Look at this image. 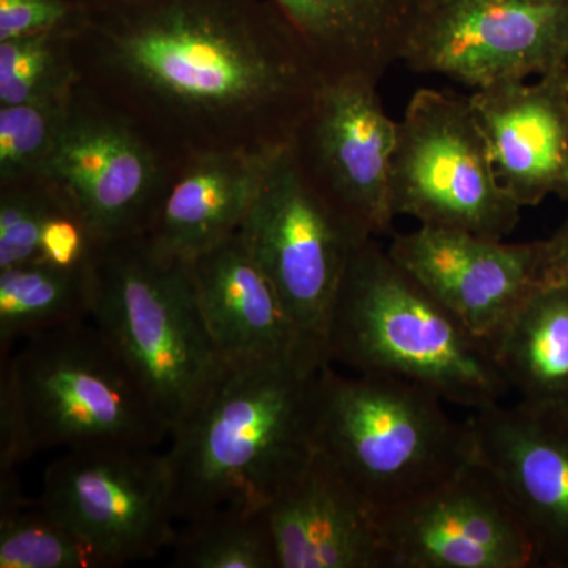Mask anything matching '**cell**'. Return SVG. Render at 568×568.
I'll return each mask as SVG.
<instances>
[{"mask_svg":"<svg viewBox=\"0 0 568 568\" xmlns=\"http://www.w3.org/2000/svg\"><path fill=\"white\" fill-rule=\"evenodd\" d=\"M264 511L278 568H392L375 514L317 447Z\"/></svg>","mask_w":568,"mask_h":568,"instance_id":"cell-18","label":"cell"},{"mask_svg":"<svg viewBox=\"0 0 568 568\" xmlns=\"http://www.w3.org/2000/svg\"><path fill=\"white\" fill-rule=\"evenodd\" d=\"M239 234L306 345L327 358L325 339L336 295L355 248L369 237L325 200L290 144L265 160Z\"/></svg>","mask_w":568,"mask_h":568,"instance_id":"cell-8","label":"cell"},{"mask_svg":"<svg viewBox=\"0 0 568 568\" xmlns=\"http://www.w3.org/2000/svg\"><path fill=\"white\" fill-rule=\"evenodd\" d=\"M84 10L80 0H0V41L74 31Z\"/></svg>","mask_w":568,"mask_h":568,"instance_id":"cell-28","label":"cell"},{"mask_svg":"<svg viewBox=\"0 0 568 568\" xmlns=\"http://www.w3.org/2000/svg\"><path fill=\"white\" fill-rule=\"evenodd\" d=\"M420 384L388 375H339L317 388L316 447L376 518L439 488L476 458L469 420Z\"/></svg>","mask_w":568,"mask_h":568,"instance_id":"cell-4","label":"cell"},{"mask_svg":"<svg viewBox=\"0 0 568 568\" xmlns=\"http://www.w3.org/2000/svg\"><path fill=\"white\" fill-rule=\"evenodd\" d=\"M410 2H413L414 11H416V7H417V2H418V0H410Z\"/></svg>","mask_w":568,"mask_h":568,"instance_id":"cell-33","label":"cell"},{"mask_svg":"<svg viewBox=\"0 0 568 568\" xmlns=\"http://www.w3.org/2000/svg\"><path fill=\"white\" fill-rule=\"evenodd\" d=\"M92 257V256H91ZM91 260L62 268L43 260L0 271V354L13 343L91 317Z\"/></svg>","mask_w":568,"mask_h":568,"instance_id":"cell-22","label":"cell"},{"mask_svg":"<svg viewBox=\"0 0 568 568\" xmlns=\"http://www.w3.org/2000/svg\"><path fill=\"white\" fill-rule=\"evenodd\" d=\"M0 568H112V564L41 500L28 499L17 473H9L0 474Z\"/></svg>","mask_w":568,"mask_h":568,"instance_id":"cell-23","label":"cell"},{"mask_svg":"<svg viewBox=\"0 0 568 568\" xmlns=\"http://www.w3.org/2000/svg\"><path fill=\"white\" fill-rule=\"evenodd\" d=\"M91 271L89 320L132 368L173 435L223 369L190 261L160 252L140 234L95 245Z\"/></svg>","mask_w":568,"mask_h":568,"instance_id":"cell-5","label":"cell"},{"mask_svg":"<svg viewBox=\"0 0 568 568\" xmlns=\"http://www.w3.org/2000/svg\"><path fill=\"white\" fill-rule=\"evenodd\" d=\"M95 242L80 216L69 207L55 212L44 224L39 260L62 268L80 267L91 260Z\"/></svg>","mask_w":568,"mask_h":568,"instance_id":"cell-30","label":"cell"},{"mask_svg":"<svg viewBox=\"0 0 568 568\" xmlns=\"http://www.w3.org/2000/svg\"><path fill=\"white\" fill-rule=\"evenodd\" d=\"M65 207L41 174L0 183V271L39 260L44 224Z\"/></svg>","mask_w":568,"mask_h":568,"instance_id":"cell-27","label":"cell"},{"mask_svg":"<svg viewBox=\"0 0 568 568\" xmlns=\"http://www.w3.org/2000/svg\"><path fill=\"white\" fill-rule=\"evenodd\" d=\"M325 355L355 373L420 384L473 413L503 403L510 390L487 343L405 274L376 237L351 257Z\"/></svg>","mask_w":568,"mask_h":568,"instance_id":"cell-3","label":"cell"},{"mask_svg":"<svg viewBox=\"0 0 568 568\" xmlns=\"http://www.w3.org/2000/svg\"><path fill=\"white\" fill-rule=\"evenodd\" d=\"M377 523L392 568L538 567L514 504L477 457L439 488Z\"/></svg>","mask_w":568,"mask_h":568,"instance_id":"cell-13","label":"cell"},{"mask_svg":"<svg viewBox=\"0 0 568 568\" xmlns=\"http://www.w3.org/2000/svg\"><path fill=\"white\" fill-rule=\"evenodd\" d=\"M304 44L323 80L379 82L402 61L414 17L410 0H271Z\"/></svg>","mask_w":568,"mask_h":568,"instance_id":"cell-20","label":"cell"},{"mask_svg":"<svg viewBox=\"0 0 568 568\" xmlns=\"http://www.w3.org/2000/svg\"><path fill=\"white\" fill-rule=\"evenodd\" d=\"M567 73H568V65H567V69H566Z\"/></svg>","mask_w":568,"mask_h":568,"instance_id":"cell-35","label":"cell"},{"mask_svg":"<svg viewBox=\"0 0 568 568\" xmlns=\"http://www.w3.org/2000/svg\"><path fill=\"white\" fill-rule=\"evenodd\" d=\"M13 376L37 452L155 448L170 429L151 396L95 324L63 325L2 358Z\"/></svg>","mask_w":568,"mask_h":568,"instance_id":"cell-6","label":"cell"},{"mask_svg":"<svg viewBox=\"0 0 568 568\" xmlns=\"http://www.w3.org/2000/svg\"><path fill=\"white\" fill-rule=\"evenodd\" d=\"M548 275L568 280V219L551 237L545 239Z\"/></svg>","mask_w":568,"mask_h":568,"instance_id":"cell-31","label":"cell"},{"mask_svg":"<svg viewBox=\"0 0 568 568\" xmlns=\"http://www.w3.org/2000/svg\"><path fill=\"white\" fill-rule=\"evenodd\" d=\"M40 500L112 567L155 558L179 532L170 462L153 448L67 450L48 466Z\"/></svg>","mask_w":568,"mask_h":568,"instance_id":"cell-11","label":"cell"},{"mask_svg":"<svg viewBox=\"0 0 568 568\" xmlns=\"http://www.w3.org/2000/svg\"><path fill=\"white\" fill-rule=\"evenodd\" d=\"M80 2L92 3V2H97V0H80Z\"/></svg>","mask_w":568,"mask_h":568,"instance_id":"cell-34","label":"cell"},{"mask_svg":"<svg viewBox=\"0 0 568 568\" xmlns=\"http://www.w3.org/2000/svg\"><path fill=\"white\" fill-rule=\"evenodd\" d=\"M497 181L521 207L568 203V73L507 81L469 95Z\"/></svg>","mask_w":568,"mask_h":568,"instance_id":"cell-16","label":"cell"},{"mask_svg":"<svg viewBox=\"0 0 568 568\" xmlns=\"http://www.w3.org/2000/svg\"><path fill=\"white\" fill-rule=\"evenodd\" d=\"M37 454L28 414L13 376L2 365L0 373V474L17 473V467Z\"/></svg>","mask_w":568,"mask_h":568,"instance_id":"cell-29","label":"cell"},{"mask_svg":"<svg viewBox=\"0 0 568 568\" xmlns=\"http://www.w3.org/2000/svg\"><path fill=\"white\" fill-rule=\"evenodd\" d=\"M71 92L0 106V183L40 173L61 133Z\"/></svg>","mask_w":568,"mask_h":568,"instance_id":"cell-26","label":"cell"},{"mask_svg":"<svg viewBox=\"0 0 568 568\" xmlns=\"http://www.w3.org/2000/svg\"><path fill=\"white\" fill-rule=\"evenodd\" d=\"M488 347L521 402L568 407V280L545 276L500 325Z\"/></svg>","mask_w":568,"mask_h":568,"instance_id":"cell-21","label":"cell"},{"mask_svg":"<svg viewBox=\"0 0 568 568\" xmlns=\"http://www.w3.org/2000/svg\"><path fill=\"white\" fill-rule=\"evenodd\" d=\"M437 0H418L416 10L422 9V7L429 6V3H435ZM416 13V11H414Z\"/></svg>","mask_w":568,"mask_h":568,"instance_id":"cell-32","label":"cell"},{"mask_svg":"<svg viewBox=\"0 0 568 568\" xmlns=\"http://www.w3.org/2000/svg\"><path fill=\"white\" fill-rule=\"evenodd\" d=\"M467 420L476 457L514 504L538 567L568 568V407L519 399Z\"/></svg>","mask_w":568,"mask_h":568,"instance_id":"cell-15","label":"cell"},{"mask_svg":"<svg viewBox=\"0 0 568 568\" xmlns=\"http://www.w3.org/2000/svg\"><path fill=\"white\" fill-rule=\"evenodd\" d=\"M267 155L220 152L179 164L145 235L160 252L192 261L239 233Z\"/></svg>","mask_w":568,"mask_h":568,"instance_id":"cell-19","label":"cell"},{"mask_svg":"<svg viewBox=\"0 0 568 568\" xmlns=\"http://www.w3.org/2000/svg\"><path fill=\"white\" fill-rule=\"evenodd\" d=\"M73 31L36 33L0 41V106L69 95L80 81Z\"/></svg>","mask_w":568,"mask_h":568,"instance_id":"cell-25","label":"cell"},{"mask_svg":"<svg viewBox=\"0 0 568 568\" xmlns=\"http://www.w3.org/2000/svg\"><path fill=\"white\" fill-rule=\"evenodd\" d=\"M190 268L205 327L223 366L331 364L306 345L241 234L194 257Z\"/></svg>","mask_w":568,"mask_h":568,"instance_id":"cell-17","label":"cell"},{"mask_svg":"<svg viewBox=\"0 0 568 568\" xmlns=\"http://www.w3.org/2000/svg\"><path fill=\"white\" fill-rule=\"evenodd\" d=\"M390 205L425 226L489 239L514 233L523 207L497 181L469 97L414 93L396 132Z\"/></svg>","mask_w":568,"mask_h":568,"instance_id":"cell-7","label":"cell"},{"mask_svg":"<svg viewBox=\"0 0 568 568\" xmlns=\"http://www.w3.org/2000/svg\"><path fill=\"white\" fill-rule=\"evenodd\" d=\"M175 170L132 121L78 81L39 174L102 245L145 234Z\"/></svg>","mask_w":568,"mask_h":568,"instance_id":"cell-9","label":"cell"},{"mask_svg":"<svg viewBox=\"0 0 568 568\" xmlns=\"http://www.w3.org/2000/svg\"><path fill=\"white\" fill-rule=\"evenodd\" d=\"M327 364L223 366L166 452L179 521L264 510L316 450L317 388Z\"/></svg>","mask_w":568,"mask_h":568,"instance_id":"cell-2","label":"cell"},{"mask_svg":"<svg viewBox=\"0 0 568 568\" xmlns=\"http://www.w3.org/2000/svg\"><path fill=\"white\" fill-rule=\"evenodd\" d=\"M398 122L384 111L377 81L323 80L290 145L310 181L364 237L392 230V155Z\"/></svg>","mask_w":568,"mask_h":568,"instance_id":"cell-12","label":"cell"},{"mask_svg":"<svg viewBox=\"0 0 568 568\" xmlns=\"http://www.w3.org/2000/svg\"><path fill=\"white\" fill-rule=\"evenodd\" d=\"M173 545L181 568H278L264 510H216L185 521Z\"/></svg>","mask_w":568,"mask_h":568,"instance_id":"cell-24","label":"cell"},{"mask_svg":"<svg viewBox=\"0 0 568 568\" xmlns=\"http://www.w3.org/2000/svg\"><path fill=\"white\" fill-rule=\"evenodd\" d=\"M71 48L81 84L175 166L290 144L323 82L271 0H97Z\"/></svg>","mask_w":568,"mask_h":568,"instance_id":"cell-1","label":"cell"},{"mask_svg":"<svg viewBox=\"0 0 568 568\" xmlns=\"http://www.w3.org/2000/svg\"><path fill=\"white\" fill-rule=\"evenodd\" d=\"M388 256L487 343L548 275L545 241L510 244L466 231L425 226L395 234Z\"/></svg>","mask_w":568,"mask_h":568,"instance_id":"cell-14","label":"cell"},{"mask_svg":"<svg viewBox=\"0 0 568 568\" xmlns=\"http://www.w3.org/2000/svg\"><path fill=\"white\" fill-rule=\"evenodd\" d=\"M402 62L467 88L568 65V0H437L414 13Z\"/></svg>","mask_w":568,"mask_h":568,"instance_id":"cell-10","label":"cell"}]
</instances>
